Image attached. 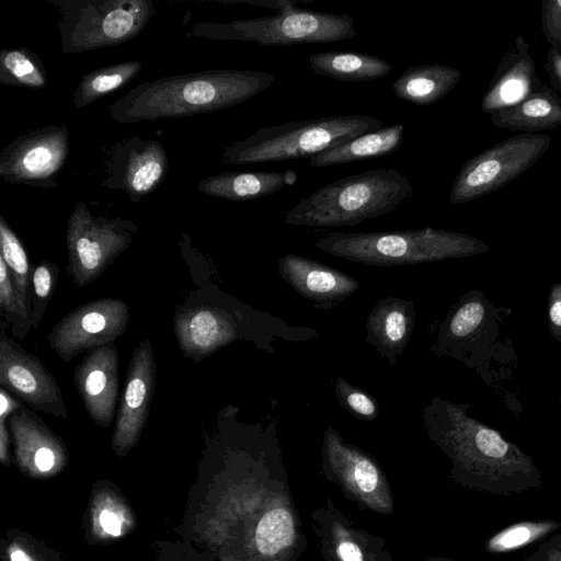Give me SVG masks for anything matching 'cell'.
<instances>
[{
  "label": "cell",
  "instance_id": "cell-1",
  "mask_svg": "<svg viewBox=\"0 0 561 561\" xmlns=\"http://www.w3.org/2000/svg\"><path fill=\"white\" fill-rule=\"evenodd\" d=\"M275 80L273 73L243 69L163 77L131 88L108 110L111 117L121 124L185 117L243 103Z\"/></svg>",
  "mask_w": 561,
  "mask_h": 561
},
{
  "label": "cell",
  "instance_id": "cell-2",
  "mask_svg": "<svg viewBox=\"0 0 561 561\" xmlns=\"http://www.w3.org/2000/svg\"><path fill=\"white\" fill-rule=\"evenodd\" d=\"M174 330L183 355L195 363L237 340L274 354L277 339L299 343L319 336L312 328L290 325L221 291L211 302L179 307Z\"/></svg>",
  "mask_w": 561,
  "mask_h": 561
},
{
  "label": "cell",
  "instance_id": "cell-3",
  "mask_svg": "<svg viewBox=\"0 0 561 561\" xmlns=\"http://www.w3.org/2000/svg\"><path fill=\"white\" fill-rule=\"evenodd\" d=\"M412 193L410 179L398 170H368L310 193L285 214L284 220L312 228L355 226L392 211Z\"/></svg>",
  "mask_w": 561,
  "mask_h": 561
},
{
  "label": "cell",
  "instance_id": "cell-4",
  "mask_svg": "<svg viewBox=\"0 0 561 561\" xmlns=\"http://www.w3.org/2000/svg\"><path fill=\"white\" fill-rule=\"evenodd\" d=\"M314 245L333 256L371 266L436 262L486 253L481 240L431 227L383 232L332 231Z\"/></svg>",
  "mask_w": 561,
  "mask_h": 561
},
{
  "label": "cell",
  "instance_id": "cell-5",
  "mask_svg": "<svg viewBox=\"0 0 561 561\" xmlns=\"http://www.w3.org/2000/svg\"><path fill=\"white\" fill-rule=\"evenodd\" d=\"M382 128V122L360 114L333 115L283 123L255 130L225 148L222 162L243 165L311 158L363 134Z\"/></svg>",
  "mask_w": 561,
  "mask_h": 561
},
{
  "label": "cell",
  "instance_id": "cell-6",
  "mask_svg": "<svg viewBox=\"0 0 561 561\" xmlns=\"http://www.w3.org/2000/svg\"><path fill=\"white\" fill-rule=\"evenodd\" d=\"M191 34L214 41H247L268 46L339 42L356 36L357 32L348 14L302 10L285 1L278 14L227 23L198 22Z\"/></svg>",
  "mask_w": 561,
  "mask_h": 561
},
{
  "label": "cell",
  "instance_id": "cell-7",
  "mask_svg": "<svg viewBox=\"0 0 561 561\" xmlns=\"http://www.w3.org/2000/svg\"><path fill=\"white\" fill-rule=\"evenodd\" d=\"M60 16L65 54L124 44L139 35L156 14L151 0H46Z\"/></svg>",
  "mask_w": 561,
  "mask_h": 561
},
{
  "label": "cell",
  "instance_id": "cell-8",
  "mask_svg": "<svg viewBox=\"0 0 561 561\" xmlns=\"http://www.w3.org/2000/svg\"><path fill=\"white\" fill-rule=\"evenodd\" d=\"M138 231L130 219L94 216L84 202L76 204L66 231L67 272L85 287L98 279L126 251Z\"/></svg>",
  "mask_w": 561,
  "mask_h": 561
},
{
  "label": "cell",
  "instance_id": "cell-9",
  "mask_svg": "<svg viewBox=\"0 0 561 561\" xmlns=\"http://www.w3.org/2000/svg\"><path fill=\"white\" fill-rule=\"evenodd\" d=\"M550 145L549 135L524 133L470 158L453 183L449 202L465 204L497 191L528 170Z\"/></svg>",
  "mask_w": 561,
  "mask_h": 561
},
{
  "label": "cell",
  "instance_id": "cell-10",
  "mask_svg": "<svg viewBox=\"0 0 561 561\" xmlns=\"http://www.w3.org/2000/svg\"><path fill=\"white\" fill-rule=\"evenodd\" d=\"M70 152L66 125H47L22 134L0 152V176L9 183L57 187Z\"/></svg>",
  "mask_w": 561,
  "mask_h": 561
},
{
  "label": "cell",
  "instance_id": "cell-11",
  "mask_svg": "<svg viewBox=\"0 0 561 561\" xmlns=\"http://www.w3.org/2000/svg\"><path fill=\"white\" fill-rule=\"evenodd\" d=\"M127 304L117 298H101L69 311L50 330L47 340L65 363L92 348L114 343L128 325Z\"/></svg>",
  "mask_w": 561,
  "mask_h": 561
},
{
  "label": "cell",
  "instance_id": "cell-12",
  "mask_svg": "<svg viewBox=\"0 0 561 561\" xmlns=\"http://www.w3.org/2000/svg\"><path fill=\"white\" fill-rule=\"evenodd\" d=\"M322 466L328 477L365 506L382 513L391 511L392 500L380 466L331 426L323 433Z\"/></svg>",
  "mask_w": 561,
  "mask_h": 561
},
{
  "label": "cell",
  "instance_id": "cell-13",
  "mask_svg": "<svg viewBox=\"0 0 561 561\" xmlns=\"http://www.w3.org/2000/svg\"><path fill=\"white\" fill-rule=\"evenodd\" d=\"M0 333V385L31 408L66 419L68 409L61 390L46 366L5 334Z\"/></svg>",
  "mask_w": 561,
  "mask_h": 561
},
{
  "label": "cell",
  "instance_id": "cell-14",
  "mask_svg": "<svg viewBox=\"0 0 561 561\" xmlns=\"http://www.w3.org/2000/svg\"><path fill=\"white\" fill-rule=\"evenodd\" d=\"M154 387V354L150 340L145 339L131 354L116 414L112 447L118 456H125L138 443L148 420Z\"/></svg>",
  "mask_w": 561,
  "mask_h": 561
},
{
  "label": "cell",
  "instance_id": "cell-15",
  "mask_svg": "<svg viewBox=\"0 0 561 561\" xmlns=\"http://www.w3.org/2000/svg\"><path fill=\"white\" fill-rule=\"evenodd\" d=\"M168 169V154L161 142L130 137L116 144L102 185L119 190L137 203L161 185Z\"/></svg>",
  "mask_w": 561,
  "mask_h": 561
},
{
  "label": "cell",
  "instance_id": "cell-16",
  "mask_svg": "<svg viewBox=\"0 0 561 561\" xmlns=\"http://www.w3.org/2000/svg\"><path fill=\"white\" fill-rule=\"evenodd\" d=\"M75 387L92 421L108 427L114 420L118 394V352L108 343L87 352L75 368Z\"/></svg>",
  "mask_w": 561,
  "mask_h": 561
},
{
  "label": "cell",
  "instance_id": "cell-17",
  "mask_svg": "<svg viewBox=\"0 0 561 561\" xmlns=\"http://www.w3.org/2000/svg\"><path fill=\"white\" fill-rule=\"evenodd\" d=\"M280 277L317 309L329 310L359 289V282L332 266L295 253L278 261Z\"/></svg>",
  "mask_w": 561,
  "mask_h": 561
},
{
  "label": "cell",
  "instance_id": "cell-18",
  "mask_svg": "<svg viewBox=\"0 0 561 561\" xmlns=\"http://www.w3.org/2000/svg\"><path fill=\"white\" fill-rule=\"evenodd\" d=\"M491 320V305L483 293L465 294L442 322L432 351L470 365Z\"/></svg>",
  "mask_w": 561,
  "mask_h": 561
},
{
  "label": "cell",
  "instance_id": "cell-19",
  "mask_svg": "<svg viewBox=\"0 0 561 561\" xmlns=\"http://www.w3.org/2000/svg\"><path fill=\"white\" fill-rule=\"evenodd\" d=\"M19 463L33 472L47 473L59 469L67 453L62 439L25 407L8 420Z\"/></svg>",
  "mask_w": 561,
  "mask_h": 561
},
{
  "label": "cell",
  "instance_id": "cell-20",
  "mask_svg": "<svg viewBox=\"0 0 561 561\" xmlns=\"http://www.w3.org/2000/svg\"><path fill=\"white\" fill-rule=\"evenodd\" d=\"M535 61L523 36L502 56L481 100L486 114L510 107L524 100L538 84Z\"/></svg>",
  "mask_w": 561,
  "mask_h": 561
},
{
  "label": "cell",
  "instance_id": "cell-21",
  "mask_svg": "<svg viewBox=\"0 0 561 561\" xmlns=\"http://www.w3.org/2000/svg\"><path fill=\"white\" fill-rule=\"evenodd\" d=\"M415 302L399 297L377 301L366 320L365 341L390 364H396L415 328Z\"/></svg>",
  "mask_w": 561,
  "mask_h": 561
},
{
  "label": "cell",
  "instance_id": "cell-22",
  "mask_svg": "<svg viewBox=\"0 0 561 561\" xmlns=\"http://www.w3.org/2000/svg\"><path fill=\"white\" fill-rule=\"evenodd\" d=\"M294 170L283 172H222L202 180L201 193L233 202L252 201L273 195L285 186L296 184Z\"/></svg>",
  "mask_w": 561,
  "mask_h": 561
},
{
  "label": "cell",
  "instance_id": "cell-23",
  "mask_svg": "<svg viewBox=\"0 0 561 561\" xmlns=\"http://www.w3.org/2000/svg\"><path fill=\"white\" fill-rule=\"evenodd\" d=\"M499 128L520 130L525 134L561 126V100L546 85H537L520 102L490 115Z\"/></svg>",
  "mask_w": 561,
  "mask_h": 561
},
{
  "label": "cell",
  "instance_id": "cell-24",
  "mask_svg": "<svg viewBox=\"0 0 561 561\" xmlns=\"http://www.w3.org/2000/svg\"><path fill=\"white\" fill-rule=\"evenodd\" d=\"M461 71L442 64L410 66L392 84L397 98L430 105L447 95L460 81Z\"/></svg>",
  "mask_w": 561,
  "mask_h": 561
},
{
  "label": "cell",
  "instance_id": "cell-25",
  "mask_svg": "<svg viewBox=\"0 0 561 561\" xmlns=\"http://www.w3.org/2000/svg\"><path fill=\"white\" fill-rule=\"evenodd\" d=\"M403 131L404 125L397 123L363 134L314 154L309 164L325 168L392 153L402 145Z\"/></svg>",
  "mask_w": 561,
  "mask_h": 561
},
{
  "label": "cell",
  "instance_id": "cell-26",
  "mask_svg": "<svg viewBox=\"0 0 561 561\" xmlns=\"http://www.w3.org/2000/svg\"><path fill=\"white\" fill-rule=\"evenodd\" d=\"M314 73L339 81L362 82L387 77L392 66L377 56L357 51H321L309 57Z\"/></svg>",
  "mask_w": 561,
  "mask_h": 561
},
{
  "label": "cell",
  "instance_id": "cell-27",
  "mask_svg": "<svg viewBox=\"0 0 561 561\" xmlns=\"http://www.w3.org/2000/svg\"><path fill=\"white\" fill-rule=\"evenodd\" d=\"M138 60L123 61L92 70L84 75L76 88L73 103L78 108L85 107L131 81L141 70Z\"/></svg>",
  "mask_w": 561,
  "mask_h": 561
},
{
  "label": "cell",
  "instance_id": "cell-28",
  "mask_svg": "<svg viewBox=\"0 0 561 561\" xmlns=\"http://www.w3.org/2000/svg\"><path fill=\"white\" fill-rule=\"evenodd\" d=\"M0 83L27 89H43L47 75L43 60L26 47L0 50Z\"/></svg>",
  "mask_w": 561,
  "mask_h": 561
},
{
  "label": "cell",
  "instance_id": "cell-29",
  "mask_svg": "<svg viewBox=\"0 0 561 561\" xmlns=\"http://www.w3.org/2000/svg\"><path fill=\"white\" fill-rule=\"evenodd\" d=\"M0 256L4 260L25 313L31 318V277L33 267L21 240L3 216H0Z\"/></svg>",
  "mask_w": 561,
  "mask_h": 561
},
{
  "label": "cell",
  "instance_id": "cell-30",
  "mask_svg": "<svg viewBox=\"0 0 561 561\" xmlns=\"http://www.w3.org/2000/svg\"><path fill=\"white\" fill-rule=\"evenodd\" d=\"M296 535L294 516L285 507H274L259 520L254 542L259 552L274 557L293 545Z\"/></svg>",
  "mask_w": 561,
  "mask_h": 561
},
{
  "label": "cell",
  "instance_id": "cell-31",
  "mask_svg": "<svg viewBox=\"0 0 561 561\" xmlns=\"http://www.w3.org/2000/svg\"><path fill=\"white\" fill-rule=\"evenodd\" d=\"M0 310L13 337L23 340L32 329L31 318L22 308L10 271L0 256Z\"/></svg>",
  "mask_w": 561,
  "mask_h": 561
},
{
  "label": "cell",
  "instance_id": "cell-32",
  "mask_svg": "<svg viewBox=\"0 0 561 561\" xmlns=\"http://www.w3.org/2000/svg\"><path fill=\"white\" fill-rule=\"evenodd\" d=\"M59 268L55 262L44 260L33 266L31 277L32 329L36 330L42 322L58 278Z\"/></svg>",
  "mask_w": 561,
  "mask_h": 561
},
{
  "label": "cell",
  "instance_id": "cell-33",
  "mask_svg": "<svg viewBox=\"0 0 561 561\" xmlns=\"http://www.w3.org/2000/svg\"><path fill=\"white\" fill-rule=\"evenodd\" d=\"M334 392L340 405L355 419L375 421L378 417L379 407L375 398L342 376L334 382Z\"/></svg>",
  "mask_w": 561,
  "mask_h": 561
},
{
  "label": "cell",
  "instance_id": "cell-34",
  "mask_svg": "<svg viewBox=\"0 0 561 561\" xmlns=\"http://www.w3.org/2000/svg\"><path fill=\"white\" fill-rule=\"evenodd\" d=\"M541 28L551 49L561 53V0L541 2Z\"/></svg>",
  "mask_w": 561,
  "mask_h": 561
},
{
  "label": "cell",
  "instance_id": "cell-35",
  "mask_svg": "<svg viewBox=\"0 0 561 561\" xmlns=\"http://www.w3.org/2000/svg\"><path fill=\"white\" fill-rule=\"evenodd\" d=\"M22 407V403L10 392L0 388V460L3 465L10 462V436L7 420Z\"/></svg>",
  "mask_w": 561,
  "mask_h": 561
},
{
  "label": "cell",
  "instance_id": "cell-36",
  "mask_svg": "<svg viewBox=\"0 0 561 561\" xmlns=\"http://www.w3.org/2000/svg\"><path fill=\"white\" fill-rule=\"evenodd\" d=\"M548 319L550 334L561 342V283H557L550 288Z\"/></svg>",
  "mask_w": 561,
  "mask_h": 561
},
{
  "label": "cell",
  "instance_id": "cell-37",
  "mask_svg": "<svg viewBox=\"0 0 561 561\" xmlns=\"http://www.w3.org/2000/svg\"><path fill=\"white\" fill-rule=\"evenodd\" d=\"M335 553L340 561H365L362 548L354 539L346 536L335 542Z\"/></svg>",
  "mask_w": 561,
  "mask_h": 561
},
{
  "label": "cell",
  "instance_id": "cell-38",
  "mask_svg": "<svg viewBox=\"0 0 561 561\" xmlns=\"http://www.w3.org/2000/svg\"><path fill=\"white\" fill-rule=\"evenodd\" d=\"M551 83L561 92V53L549 49L547 53V62L545 65Z\"/></svg>",
  "mask_w": 561,
  "mask_h": 561
},
{
  "label": "cell",
  "instance_id": "cell-39",
  "mask_svg": "<svg viewBox=\"0 0 561 561\" xmlns=\"http://www.w3.org/2000/svg\"><path fill=\"white\" fill-rule=\"evenodd\" d=\"M530 536L526 527H517L504 533L496 539V543L503 548H513L528 540Z\"/></svg>",
  "mask_w": 561,
  "mask_h": 561
},
{
  "label": "cell",
  "instance_id": "cell-40",
  "mask_svg": "<svg viewBox=\"0 0 561 561\" xmlns=\"http://www.w3.org/2000/svg\"><path fill=\"white\" fill-rule=\"evenodd\" d=\"M99 524L108 535L119 536L122 534V519L115 512L106 508L101 511L99 515Z\"/></svg>",
  "mask_w": 561,
  "mask_h": 561
},
{
  "label": "cell",
  "instance_id": "cell-41",
  "mask_svg": "<svg viewBox=\"0 0 561 561\" xmlns=\"http://www.w3.org/2000/svg\"><path fill=\"white\" fill-rule=\"evenodd\" d=\"M11 561H34L25 551L20 548H12L10 550Z\"/></svg>",
  "mask_w": 561,
  "mask_h": 561
}]
</instances>
